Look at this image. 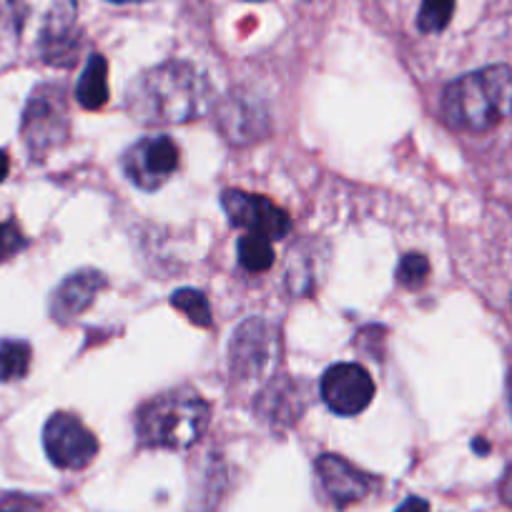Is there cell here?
Returning <instances> with one entry per match:
<instances>
[{
	"label": "cell",
	"instance_id": "1",
	"mask_svg": "<svg viewBox=\"0 0 512 512\" xmlns=\"http://www.w3.org/2000/svg\"><path fill=\"white\" fill-rule=\"evenodd\" d=\"M214 103V88L191 63L169 61L141 73L126 91L131 118L144 126H179L201 118Z\"/></svg>",
	"mask_w": 512,
	"mask_h": 512
},
{
	"label": "cell",
	"instance_id": "2",
	"mask_svg": "<svg viewBox=\"0 0 512 512\" xmlns=\"http://www.w3.org/2000/svg\"><path fill=\"white\" fill-rule=\"evenodd\" d=\"M442 113L452 128L485 134L512 116V68L487 66L450 83Z\"/></svg>",
	"mask_w": 512,
	"mask_h": 512
},
{
	"label": "cell",
	"instance_id": "3",
	"mask_svg": "<svg viewBox=\"0 0 512 512\" xmlns=\"http://www.w3.org/2000/svg\"><path fill=\"white\" fill-rule=\"evenodd\" d=\"M76 0H0V33L58 63L71 51Z\"/></svg>",
	"mask_w": 512,
	"mask_h": 512
},
{
	"label": "cell",
	"instance_id": "4",
	"mask_svg": "<svg viewBox=\"0 0 512 512\" xmlns=\"http://www.w3.org/2000/svg\"><path fill=\"white\" fill-rule=\"evenodd\" d=\"M211 410L194 390H171L151 397L136 412V435L144 447L186 450L209 427Z\"/></svg>",
	"mask_w": 512,
	"mask_h": 512
},
{
	"label": "cell",
	"instance_id": "5",
	"mask_svg": "<svg viewBox=\"0 0 512 512\" xmlns=\"http://www.w3.org/2000/svg\"><path fill=\"white\" fill-rule=\"evenodd\" d=\"M279 362V329L264 317H249L236 327L229 344V367L239 382L269 379Z\"/></svg>",
	"mask_w": 512,
	"mask_h": 512
},
{
	"label": "cell",
	"instance_id": "6",
	"mask_svg": "<svg viewBox=\"0 0 512 512\" xmlns=\"http://www.w3.org/2000/svg\"><path fill=\"white\" fill-rule=\"evenodd\" d=\"M23 141L33 156H43L61 146L68 136V106L63 88L46 83L33 91L23 111Z\"/></svg>",
	"mask_w": 512,
	"mask_h": 512
},
{
	"label": "cell",
	"instance_id": "7",
	"mask_svg": "<svg viewBox=\"0 0 512 512\" xmlns=\"http://www.w3.org/2000/svg\"><path fill=\"white\" fill-rule=\"evenodd\" d=\"M43 447L48 460L61 470H83L98 455V440L71 412H56L43 430Z\"/></svg>",
	"mask_w": 512,
	"mask_h": 512
},
{
	"label": "cell",
	"instance_id": "8",
	"mask_svg": "<svg viewBox=\"0 0 512 512\" xmlns=\"http://www.w3.org/2000/svg\"><path fill=\"white\" fill-rule=\"evenodd\" d=\"M121 169L131 184L144 191H154L179 169V146L169 136H149L123 154Z\"/></svg>",
	"mask_w": 512,
	"mask_h": 512
},
{
	"label": "cell",
	"instance_id": "9",
	"mask_svg": "<svg viewBox=\"0 0 512 512\" xmlns=\"http://www.w3.org/2000/svg\"><path fill=\"white\" fill-rule=\"evenodd\" d=\"M221 206H224L231 226L246 229V234H262L274 241L292 231V219H289L287 211L279 209L267 196L229 189L221 196Z\"/></svg>",
	"mask_w": 512,
	"mask_h": 512
},
{
	"label": "cell",
	"instance_id": "10",
	"mask_svg": "<svg viewBox=\"0 0 512 512\" xmlns=\"http://www.w3.org/2000/svg\"><path fill=\"white\" fill-rule=\"evenodd\" d=\"M374 397V379L359 364H334L322 377V400L332 412L354 417L369 407Z\"/></svg>",
	"mask_w": 512,
	"mask_h": 512
},
{
	"label": "cell",
	"instance_id": "11",
	"mask_svg": "<svg viewBox=\"0 0 512 512\" xmlns=\"http://www.w3.org/2000/svg\"><path fill=\"white\" fill-rule=\"evenodd\" d=\"M219 126L231 144L246 146L264 139L272 121L267 106L259 98L244 91H231L219 106Z\"/></svg>",
	"mask_w": 512,
	"mask_h": 512
},
{
	"label": "cell",
	"instance_id": "12",
	"mask_svg": "<svg viewBox=\"0 0 512 512\" xmlns=\"http://www.w3.org/2000/svg\"><path fill=\"white\" fill-rule=\"evenodd\" d=\"M314 467H317V477L324 495L339 510L354 505V502H362L372 492V477L349 465L344 457L322 455Z\"/></svg>",
	"mask_w": 512,
	"mask_h": 512
},
{
	"label": "cell",
	"instance_id": "13",
	"mask_svg": "<svg viewBox=\"0 0 512 512\" xmlns=\"http://www.w3.org/2000/svg\"><path fill=\"white\" fill-rule=\"evenodd\" d=\"M103 287H106V277L101 272H96V269H81V272L71 274L53 292L51 317L58 324L73 322V319L81 317L91 307L93 299L98 297V292Z\"/></svg>",
	"mask_w": 512,
	"mask_h": 512
},
{
	"label": "cell",
	"instance_id": "14",
	"mask_svg": "<svg viewBox=\"0 0 512 512\" xmlns=\"http://www.w3.org/2000/svg\"><path fill=\"white\" fill-rule=\"evenodd\" d=\"M76 101L86 111H98L108 101V63L98 53L88 58L86 68H83L81 78H78Z\"/></svg>",
	"mask_w": 512,
	"mask_h": 512
},
{
	"label": "cell",
	"instance_id": "15",
	"mask_svg": "<svg viewBox=\"0 0 512 512\" xmlns=\"http://www.w3.org/2000/svg\"><path fill=\"white\" fill-rule=\"evenodd\" d=\"M317 244H302L297 249H292L287 267V287L294 297H302V294L314 292L319 277L317 267Z\"/></svg>",
	"mask_w": 512,
	"mask_h": 512
},
{
	"label": "cell",
	"instance_id": "16",
	"mask_svg": "<svg viewBox=\"0 0 512 512\" xmlns=\"http://www.w3.org/2000/svg\"><path fill=\"white\" fill-rule=\"evenodd\" d=\"M294 397H302L297 390V384L292 382H274L269 384V390L262 395L259 402V412H262L267 420H272L274 425L279 422H294L299 420V405Z\"/></svg>",
	"mask_w": 512,
	"mask_h": 512
},
{
	"label": "cell",
	"instance_id": "17",
	"mask_svg": "<svg viewBox=\"0 0 512 512\" xmlns=\"http://www.w3.org/2000/svg\"><path fill=\"white\" fill-rule=\"evenodd\" d=\"M31 369V344L23 339H0V382H16Z\"/></svg>",
	"mask_w": 512,
	"mask_h": 512
},
{
	"label": "cell",
	"instance_id": "18",
	"mask_svg": "<svg viewBox=\"0 0 512 512\" xmlns=\"http://www.w3.org/2000/svg\"><path fill=\"white\" fill-rule=\"evenodd\" d=\"M239 262L246 272L259 274L267 272L274 264L272 239L262 234H246L239 239Z\"/></svg>",
	"mask_w": 512,
	"mask_h": 512
},
{
	"label": "cell",
	"instance_id": "19",
	"mask_svg": "<svg viewBox=\"0 0 512 512\" xmlns=\"http://www.w3.org/2000/svg\"><path fill=\"white\" fill-rule=\"evenodd\" d=\"M171 307L186 314V319L196 324V327H211L209 299L201 292H196V289H179V292L171 294Z\"/></svg>",
	"mask_w": 512,
	"mask_h": 512
},
{
	"label": "cell",
	"instance_id": "20",
	"mask_svg": "<svg viewBox=\"0 0 512 512\" xmlns=\"http://www.w3.org/2000/svg\"><path fill=\"white\" fill-rule=\"evenodd\" d=\"M455 0H422L417 26L422 33H440L450 26Z\"/></svg>",
	"mask_w": 512,
	"mask_h": 512
},
{
	"label": "cell",
	"instance_id": "21",
	"mask_svg": "<svg viewBox=\"0 0 512 512\" xmlns=\"http://www.w3.org/2000/svg\"><path fill=\"white\" fill-rule=\"evenodd\" d=\"M427 277H430V262H427V256L415 254V251L402 256L400 267H397V282H400L402 287L420 289L422 284L427 282Z\"/></svg>",
	"mask_w": 512,
	"mask_h": 512
},
{
	"label": "cell",
	"instance_id": "22",
	"mask_svg": "<svg viewBox=\"0 0 512 512\" xmlns=\"http://www.w3.org/2000/svg\"><path fill=\"white\" fill-rule=\"evenodd\" d=\"M26 236L18 229L16 221H0V262H8L26 249Z\"/></svg>",
	"mask_w": 512,
	"mask_h": 512
},
{
	"label": "cell",
	"instance_id": "23",
	"mask_svg": "<svg viewBox=\"0 0 512 512\" xmlns=\"http://www.w3.org/2000/svg\"><path fill=\"white\" fill-rule=\"evenodd\" d=\"M41 507V502L28 495H6L0 500V512H33Z\"/></svg>",
	"mask_w": 512,
	"mask_h": 512
},
{
	"label": "cell",
	"instance_id": "24",
	"mask_svg": "<svg viewBox=\"0 0 512 512\" xmlns=\"http://www.w3.org/2000/svg\"><path fill=\"white\" fill-rule=\"evenodd\" d=\"M397 512H430V505H427V500H422V497H407Z\"/></svg>",
	"mask_w": 512,
	"mask_h": 512
},
{
	"label": "cell",
	"instance_id": "25",
	"mask_svg": "<svg viewBox=\"0 0 512 512\" xmlns=\"http://www.w3.org/2000/svg\"><path fill=\"white\" fill-rule=\"evenodd\" d=\"M500 495L502 500L507 502V505L512 507V467L505 472V477H502V485H500Z\"/></svg>",
	"mask_w": 512,
	"mask_h": 512
},
{
	"label": "cell",
	"instance_id": "26",
	"mask_svg": "<svg viewBox=\"0 0 512 512\" xmlns=\"http://www.w3.org/2000/svg\"><path fill=\"white\" fill-rule=\"evenodd\" d=\"M8 169H11V159H8L6 151H0V184H3V181H6Z\"/></svg>",
	"mask_w": 512,
	"mask_h": 512
},
{
	"label": "cell",
	"instance_id": "27",
	"mask_svg": "<svg viewBox=\"0 0 512 512\" xmlns=\"http://www.w3.org/2000/svg\"><path fill=\"white\" fill-rule=\"evenodd\" d=\"M472 447H475V450H480V452H487V450H490V447H487V442H482V440H475V442H472Z\"/></svg>",
	"mask_w": 512,
	"mask_h": 512
},
{
	"label": "cell",
	"instance_id": "28",
	"mask_svg": "<svg viewBox=\"0 0 512 512\" xmlns=\"http://www.w3.org/2000/svg\"><path fill=\"white\" fill-rule=\"evenodd\" d=\"M113 3H139V0H113Z\"/></svg>",
	"mask_w": 512,
	"mask_h": 512
},
{
	"label": "cell",
	"instance_id": "29",
	"mask_svg": "<svg viewBox=\"0 0 512 512\" xmlns=\"http://www.w3.org/2000/svg\"><path fill=\"white\" fill-rule=\"evenodd\" d=\"M510 400H512V379H510Z\"/></svg>",
	"mask_w": 512,
	"mask_h": 512
},
{
	"label": "cell",
	"instance_id": "30",
	"mask_svg": "<svg viewBox=\"0 0 512 512\" xmlns=\"http://www.w3.org/2000/svg\"><path fill=\"white\" fill-rule=\"evenodd\" d=\"M304 3H317V0H304Z\"/></svg>",
	"mask_w": 512,
	"mask_h": 512
}]
</instances>
